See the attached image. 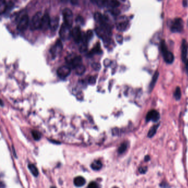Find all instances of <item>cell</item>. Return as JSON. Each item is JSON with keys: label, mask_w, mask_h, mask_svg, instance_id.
I'll list each match as a JSON object with an SVG mask.
<instances>
[{"label": "cell", "mask_w": 188, "mask_h": 188, "mask_svg": "<svg viewBox=\"0 0 188 188\" xmlns=\"http://www.w3.org/2000/svg\"><path fill=\"white\" fill-rule=\"evenodd\" d=\"M161 50L164 61L167 63H172L174 61V57L173 54L168 50L167 45L164 40L161 43Z\"/></svg>", "instance_id": "1"}, {"label": "cell", "mask_w": 188, "mask_h": 188, "mask_svg": "<svg viewBox=\"0 0 188 188\" xmlns=\"http://www.w3.org/2000/svg\"><path fill=\"white\" fill-rule=\"evenodd\" d=\"M43 16L42 13L38 12L32 18L30 23V27L31 30H37L41 28Z\"/></svg>", "instance_id": "2"}, {"label": "cell", "mask_w": 188, "mask_h": 188, "mask_svg": "<svg viewBox=\"0 0 188 188\" xmlns=\"http://www.w3.org/2000/svg\"><path fill=\"white\" fill-rule=\"evenodd\" d=\"M66 61L73 69H75L76 67L81 65L82 59L81 56L71 54L66 57Z\"/></svg>", "instance_id": "3"}, {"label": "cell", "mask_w": 188, "mask_h": 188, "mask_svg": "<svg viewBox=\"0 0 188 188\" xmlns=\"http://www.w3.org/2000/svg\"><path fill=\"white\" fill-rule=\"evenodd\" d=\"M71 28V27L67 25L65 23H63L59 32L60 36L62 39L66 40L69 39L71 36H72V30Z\"/></svg>", "instance_id": "4"}, {"label": "cell", "mask_w": 188, "mask_h": 188, "mask_svg": "<svg viewBox=\"0 0 188 188\" xmlns=\"http://www.w3.org/2000/svg\"><path fill=\"white\" fill-rule=\"evenodd\" d=\"M63 15L64 23L67 25L71 27L73 23L72 12L69 8H65L63 10Z\"/></svg>", "instance_id": "5"}, {"label": "cell", "mask_w": 188, "mask_h": 188, "mask_svg": "<svg viewBox=\"0 0 188 188\" xmlns=\"http://www.w3.org/2000/svg\"><path fill=\"white\" fill-rule=\"evenodd\" d=\"M29 17L27 14L22 16L21 18L19 19L18 24L17 25V29L20 31H24L27 29L29 25Z\"/></svg>", "instance_id": "6"}, {"label": "cell", "mask_w": 188, "mask_h": 188, "mask_svg": "<svg viewBox=\"0 0 188 188\" xmlns=\"http://www.w3.org/2000/svg\"><path fill=\"white\" fill-rule=\"evenodd\" d=\"M183 29V21L181 18H176L171 26V31L174 33L181 32Z\"/></svg>", "instance_id": "7"}, {"label": "cell", "mask_w": 188, "mask_h": 188, "mask_svg": "<svg viewBox=\"0 0 188 188\" xmlns=\"http://www.w3.org/2000/svg\"><path fill=\"white\" fill-rule=\"evenodd\" d=\"M71 74V69L69 67L63 66L60 67L57 70V76L61 78H65L67 77Z\"/></svg>", "instance_id": "8"}, {"label": "cell", "mask_w": 188, "mask_h": 188, "mask_svg": "<svg viewBox=\"0 0 188 188\" xmlns=\"http://www.w3.org/2000/svg\"><path fill=\"white\" fill-rule=\"evenodd\" d=\"M82 33L79 27H76L72 30V37L76 43H80L82 39Z\"/></svg>", "instance_id": "9"}, {"label": "cell", "mask_w": 188, "mask_h": 188, "mask_svg": "<svg viewBox=\"0 0 188 188\" xmlns=\"http://www.w3.org/2000/svg\"><path fill=\"white\" fill-rule=\"evenodd\" d=\"M160 118V115L159 113L155 110H152L147 113L146 119L147 121H150L151 120L156 122Z\"/></svg>", "instance_id": "10"}, {"label": "cell", "mask_w": 188, "mask_h": 188, "mask_svg": "<svg viewBox=\"0 0 188 188\" xmlns=\"http://www.w3.org/2000/svg\"><path fill=\"white\" fill-rule=\"evenodd\" d=\"M50 17L48 14H45L43 16L42 18V25H41V28L43 31H46L49 28H50Z\"/></svg>", "instance_id": "11"}, {"label": "cell", "mask_w": 188, "mask_h": 188, "mask_svg": "<svg viewBox=\"0 0 188 188\" xmlns=\"http://www.w3.org/2000/svg\"><path fill=\"white\" fill-rule=\"evenodd\" d=\"M63 49V44L61 42V41L60 40H58L56 43V44H55V45H54L50 50V52L52 54V56L55 57L57 54V52H58L59 51H61Z\"/></svg>", "instance_id": "12"}, {"label": "cell", "mask_w": 188, "mask_h": 188, "mask_svg": "<svg viewBox=\"0 0 188 188\" xmlns=\"http://www.w3.org/2000/svg\"><path fill=\"white\" fill-rule=\"evenodd\" d=\"M187 54H188V46L187 42L185 40H183L182 44V59L184 63H186L187 60Z\"/></svg>", "instance_id": "13"}, {"label": "cell", "mask_w": 188, "mask_h": 188, "mask_svg": "<svg viewBox=\"0 0 188 188\" xmlns=\"http://www.w3.org/2000/svg\"><path fill=\"white\" fill-rule=\"evenodd\" d=\"M94 19L98 22L100 25H104L107 23V19H106V17L102 15L101 13L99 12H96L94 14Z\"/></svg>", "instance_id": "14"}, {"label": "cell", "mask_w": 188, "mask_h": 188, "mask_svg": "<svg viewBox=\"0 0 188 188\" xmlns=\"http://www.w3.org/2000/svg\"><path fill=\"white\" fill-rule=\"evenodd\" d=\"M59 18L57 17H55L51 19L50 21V28L51 31H55L59 26Z\"/></svg>", "instance_id": "15"}, {"label": "cell", "mask_w": 188, "mask_h": 188, "mask_svg": "<svg viewBox=\"0 0 188 188\" xmlns=\"http://www.w3.org/2000/svg\"><path fill=\"white\" fill-rule=\"evenodd\" d=\"M86 181L85 179L81 176L76 177L74 181V184L77 187H81L83 186L86 184Z\"/></svg>", "instance_id": "16"}, {"label": "cell", "mask_w": 188, "mask_h": 188, "mask_svg": "<svg viewBox=\"0 0 188 188\" xmlns=\"http://www.w3.org/2000/svg\"><path fill=\"white\" fill-rule=\"evenodd\" d=\"M159 77V72L157 71L155 72V73L154 74V75L153 76L152 81L151 82L150 84V87H149V89H150V92L152 91V89L154 88L156 82H157L158 78Z\"/></svg>", "instance_id": "17"}, {"label": "cell", "mask_w": 188, "mask_h": 188, "mask_svg": "<svg viewBox=\"0 0 188 188\" xmlns=\"http://www.w3.org/2000/svg\"><path fill=\"white\" fill-rule=\"evenodd\" d=\"M91 167L94 170H98L101 168L102 163L99 160L94 161V162H93L91 164Z\"/></svg>", "instance_id": "18"}, {"label": "cell", "mask_w": 188, "mask_h": 188, "mask_svg": "<svg viewBox=\"0 0 188 188\" xmlns=\"http://www.w3.org/2000/svg\"><path fill=\"white\" fill-rule=\"evenodd\" d=\"M128 22L127 21H122L119 22L116 24V28L119 31H125L127 26Z\"/></svg>", "instance_id": "19"}, {"label": "cell", "mask_w": 188, "mask_h": 188, "mask_svg": "<svg viewBox=\"0 0 188 188\" xmlns=\"http://www.w3.org/2000/svg\"><path fill=\"white\" fill-rule=\"evenodd\" d=\"M28 168L30 170L31 174L34 176H37L39 174V172L36 166L33 164H28Z\"/></svg>", "instance_id": "20"}, {"label": "cell", "mask_w": 188, "mask_h": 188, "mask_svg": "<svg viewBox=\"0 0 188 188\" xmlns=\"http://www.w3.org/2000/svg\"><path fill=\"white\" fill-rule=\"evenodd\" d=\"M159 126V124L156 125H154L151 128L150 130H149V131L148 132V134H147V136L148 138H151L154 136V135L156 134V133L157 132V129H158Z\"/></svg>", "instance_id": "21"}, {"label": "cell", "mask_w": 188, "mask_h": 188, "mask_svg": "<svg viewBox=\"0 0 188 188\" xmlns=\"http://www.w3.org/2000/svg\"><path fill=\"white\" fill-rule=\"evenodd\" d=\"M94 2L100 7L109 6V0H94Z\"/></svg>", "instance_id": "22"}, {"label": "cell", "mask_w": 188, "mask_h": 188, "mask_svg": "<svg viewBox=\"0 0 188 188\" xmlns=\"http://www.w3.org/2000/svg\"><path fill=\"white\" fill-rule=\"evenodd\" d=\"M76 73L78 75H82L86 71V68L83 65H80L76 67L75 69Z\"/></svg>", "instance_id": "23"}, {"label": "cell", "mask_w": 188, "mask_h": 188, "mask_svg": "<svg viewBox=\"0 0 188 188\" xmlns=\"http://www.w3.org/2000/svg\"><path fill=\"white\" fill-rule=\"evenodd\" d=\"M100 52H101V50H100V45H99V43H98V44L96 45V46L94 47V48L92 49V50L89 52V54L91 55H93L94 54H98V53H100Z\"/></svg>", "instance_id": "24"}, {"label": "cell", "mask_w": 188, "mask_h": 188, "mask_svg": "<svg viewBox=\"0 0 188 188\" xmlns=\"http://www.w3.org/2000/svg\"><path fill=\"white\" fill-rule=\"evenodd\" d=\"M31 134H32V136H33V138H34V139L35 140H39L41 138H42V135L41 134L38 132V131H36V130H33L31 131Z\"/></svg>", "instance_id": "25"}, {"label": "cell", "mask_w": 188, "mask_h": 188, "mask_svg": "<svg viewBox=\"0 0 188 188\" xmlns=\"http://www.w3.org/2000/svg\"><path fill=\"white\" fill-rule=\"evenodd\" d=\"M120 3L118 0H110L109 2V6L113 8H116L119 6Z\"/></svg>", "instance_id": "26"}, {"label": "cell", "mask_w": 188, "mask_h": 188, "mask_svg": "<svg viewBox=\"0 0 188 188\" xmlns=\"http://www.w3.org/2000/svg\"><path fill=\"white\" fill-rule=\"evenodd\" d=\"M181 90L179 87H177L176 89L175 92H174V97L176 100H179L181 98Z\"/></svg>", "instance_id": "27"}, {"label": "cell", "mask_w": 188, "mask_h": 188, "mask_svg": "<svg viewBox=\"0 0 188 188\" xmlns=\"http://www.w3.org/2000/svg\"><path fill=\"white\" fill-rule=\"evenodd\" d=\"M82 44L80 47V51L81 52H84L87 50V42H81Z\"/></svg>", "instance_id": "28"}, {"label": "cell", "mask_w": 188, "mask_h": 188, "mask_svg": "<svg viewBox=\"0 0 188 188\" xmlns=\"http://www.w3.org/2000/svg\"><path fill=\"white\" fill-rule=\"evenodd\" d=\"M127 149V144L125 142L123 143L120 146L118 149V152L120 154L123 153Z\"/></svg>", "instance_id": "29"}, {"label": "cell", "mask_w": 188, "mask_h": 188, "mask_svg": "<svg viewBox=\"0 0 188 188\" xmlns=\"http://www.w3.org/2000/svg\"><path fill=\"white\" fill-rule=\"evenodd\" d=\"M86 35V38L87 39V41H89L92 38H93V31L91 30H89L88 31H87V33L85 34Z\"/></svg>", "instance_id": "30"}, {"label": "cell", "mask_w": 188, "mask_h": 188, "mask_svg": "<svg viewBox=\"0 0 188 188\" xmlns=\"http://www.w3.org/2000/svg\"><path fill=\"white\" fill-rule=\"evenodd\" d=\"M92 68L96 71H98L100 69L101 66L99 63H94L92 64Z\"/></svg>", "instance_id": "31"}, {"label": "cell", "mask_w": 188, "mask_h": 188, "mask_svg": "<svg viewBox=\"0 0 188 188\" xmlns=\"http://www.w3.org/2000/svg\"><path fill=\"white\" fill-rule=\"evenodd\" d=\"M116 39L117 42L119 43V44H122L123 42V38L121 35H117L116 37Z\"/></svg>", "instance_id": "32"}, {"label": "cell", "mask_w": 188, "mask_h": 188, "mask_svg": "<svg viewBox=\"0 0 188 188\" xmlns=\"http://www.w3.org/2000/svg\"><path fill=\"white\" fill-rule=\"evenodd\" d=\"M147 170V168L146 167H140V168L138 169V171L139 172L141 173V174H144Z\"/></svg>", "instance_id": "33"}, {"label": "cell", "mask_w": 188, "mask_h": 188, "mask_svg": "<svg viewBox=\"0 0 188 188\" xmlns=\"http://www.w3.org/2000/svg\"><path fill=\"white\" fill-rule=\"evenodd\" d=\"M88 188H96L98 187V184L95 182H91L88 185Z\"/></svg>", "instance_id": "34"}, {"label": "cell", "mask_w": 188, "mask_h": 188, "mask_svg": "<svg viewBox=\"0 0 188 188\" xmlns=\"http://www.w3.org/2000/svg\"><path fill=\"white\" fill-rule=\"evenodd\" d=\"M88 82H89V83L91 84H94L95 82V78L93 77V76H91L89 78V80H88Z\"/></svg>", "instance_id": "35"}, {"label": "cell", "mask_w": 188, "mask_h": 188, "mask_svg": "<svg viewBox=\"0 0 188 188\" xmlns=\"http://www.w3.org/2000/svg\"><path fill=\"white\" fill-rule=\"evenodd\" d=\"M76 22H77V23H80V24H83V18L81 17V16H78L76 18Z\"/></svg>", "instance_id": "36"}, {"label": "cell", "mask_w": 188, "mask_h": 188, "mask_svg": "<svg viewBox=\"0 0 188 188\" xmlns=\"http://www.w3.org/2000/svg\"><path fill=\"white\" fill-rule=\"evenodd\" d=\"M110 63H111L110 60H109V59H106V60H104V65H105L106 66H108L109 65H110Z\"/></svg>", "instance_id": "37"}, {"label": "cell", "mask_w": 188, "mask_h": 188, "mask_svg": "<svg viewBox=\"0 0 188 188\" xmlns=\"http://www.w3.org/2000/svg\"><path fill=\"white\" fill-rule=\"evenodd\" d=\"M71 2L74 5H77L78 4V0H70Z\"/></svg>", "instance_id": "38"}, {"label": "cell", "mask_w": 188, "mask_h": 188, "mask_svg": "<svg viewBox=\"0 0 188 188\" xmlns=\"http://www.w3.org/2000/svg\"><path fill=\"white\" fill-rule=\"evenodd\" d=\"M183 6H187V5H188V0H183Z\"/></svg>", "instance_id": "39"}, {"label": "cell", "mask_w": 188, "mask_h": 188, "mask_svg": "<svg viewBox=\"0 0 188 188\" xmlns=\"http://www.w3.org/2000/svg\"><path fill=\"white\" fill-rule=\"evenodd\" d=\"M150 160V156L147 155V156H145V157H144V161H145L148 162V161H149Z\"/></svg>", "instance_id": "40"}, {"label": "cell", "mask_w": 188, "mask_h": 188, "mask_svg": "<svg viewBox=\"0 0 188 188\" xmlns=\"http://www.w3.org/2000/svg\"><path fill=\"white\" fill-rule=\"evenodd\" d=\"M186 71L188 74V60H187L186 61Z\"/></svg>", "instance_id": "41"}, {"label": "cell", "mask_w": 188, "mask_h": 188, "mask_svg": "<svg viewBox=\"0 0 188 188\" xmlns=\"http://www.w3.org/2000/svg\"><path fill=\"white\" fill-rule=\"evenodd\" d=\"M61 1L63 3H66V2H67L69 1V0H61Z\"/></svg>", "instance_id": "42"}]
</instances>
